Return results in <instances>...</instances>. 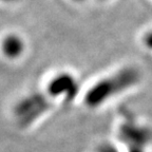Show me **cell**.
Segmentation results:
<instances>
[{
    "instance_id": "3",
    "label": "cell",
    "mask_w": 152,
    "mask_h": 152,
    "mask_svg": "<svg viewBox=\"0 0 152 152\" xmlns=\"http://www.w3.org/2000/svg\"><path fill=\"white\" fill-rule=\"evenodd\" d=\"M70 1L73 3H83V2H86L87 0H70Z\"/></svg>"
},
{
    "instance_id": "2",
    "label": "cell",
    "mask_w": 152,
    "mask_h": 152,
    "mask_svg": "<svg viewBox=\"0 0 152 152\" xmlns=\"http://www.w3.org/2000/svg\"><path fill=\"white\" fill-rule=\"evenodd\" d=\"M26 52V41L19 33L7 32L0 36V57L7 61L21 59Z\"/></svg>"
},
{
    "instance_id": "1",
    "label": "cell",
    "mask_w": 152,
    "mask_h": 152,
    "mask_svg": "<svg viewBox=\"0 0 152 152\" xmlns=\"http://www.w3.org/2000/svg\"><path fill=\"white\" fill-rule=\"evenodd\" d=\"M77 79L69 72H58L47 79L45 94L53 102H68L77 94Z\"/></svg>"
}]
</instances>
